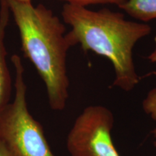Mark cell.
Instances as JSON below:
<instances>
[{
  "label": "cell",
  "mask_w": 156,
  "mask_h": 156,
  "mask_svg": "<svg viewBox=\"0 0 156 156\" xmlns=\"http://www.w3.org/2000/svg\"><path fill=\"white\" fill-rule=\"evenodd\" d=\"M0 156H13L1 140H0Z\"/></svg>",
  "instance_id": "cell-9"
},
{
  "label": "cell",
  "mask_w": 156,
  "mask_h": 156,
  "mask_svg": "<svg viewBox=\"0 0 156 156\" xmlns=\"http://www.w3.org/2000/svg\"><path fill=\"white\" fill-rule=\"evenodd\" d=\"M62 15L72 30L66 34L70 46L80 44L84 51H92L110 60L114 68L113 85L130 91L139 83L132 50L142 37L151 33L145 23L127 21L124 15L107 8L92 11L85 7L65 4Z\"/></svg>",
  "instance_id": "cell-1"
},
{
  "label": "cell",
  "mask_w": 156,
  "mask_h": 156,
  "mask_svg": "<svg viewBox=\"0 0 156 156\" xmlns=\"http://www.w3.org/2000/svg\"><path fill=\"white\" fill-rule=\"evenodd\" d=\"M67 2L68 4L71 5L83 6L86 7L90 5H96V4H115L120 6L126 2V0H61Z\"/></svg>",
  "instance_id": "cell-8"
},
{
  "label": "cell",
  "mask_w": 156,
  "mask_h": 156,
  "mask_svg": "<svg viewBox=\"0 0 156 156\" xmlns=\"http://www.w3.org/2000/svg\"><path fill=\"white\" fill-rule=\"evenodd\" d=\"M119 7L132 17L144 22L156 19V0H126Z\"/></svg>",
  "instance_id": "cell-6"
},
{
  "label": "cell",
  "mask_w": 156,
  "mask_h": 156,
  "mask_svg": "<svg viewBox=\"0 0 156 156\" xmlns=\"http://www.w3.org/2000/svg\"><path fill=\"white\" fill-rule=\"evenodd\" d=\"M150 58L153 61H156V53L152 55ZM142 107L146 114L150 115L153 119L156 121V88L152 89L148 93L142 102Z\"/></svg>",
  "instance_id": "cell-7"
},
{
  "label": "cell",
  "mask_w": 156,
  "mask_h": 156,
  "mask_svg": "<svg viewBox=\"0 0 156 156\" xmlns=\"http://www.w3.org/2000/svg\"><path fill=\"white\" fill-rule=\"evenodd\" d=\"M18 28L24 56L34 64L46 86L53 111L65 108L69 81L66 58L71 47L60 19L42 4L7 0Z\"/></svg>",
  "instance_id": "cell-2"
},
{
  "label": "cell",
  "mask_w": 156,
  "mask_h": 156,
  "mask_svg": "<svg viewBox=\"0 0 156 156\" xmlns=\"http://www.w3.org/2000/svg\"><path fill=\"white\" fill-rule=\"evenodd\" d=\"M18 1H21V2H32V0H18Z\"/></svg>",
  "instance_id": "cell-10"
},
{
  "label": "cell",
  "mask_w": 156,
  "mask_h": 156,
  "mask_svg": "<svg viewBox=\"0 0 156 156\" xmlns=\"http://www.w3.org/2000/svg\"><path fill=\"white\" fill-rule=\"evenodd\" d=\"M11 61L15 69V94L0 114V140L13 156H55L41 124L28 109L21 58L14 54Z\"/></svg>",
  "instance_id": "cell-3"
},
{
  "label": "cell",
  "mask_w": 156,
  "mask_h": 156,
  "mask_svg": "<svg viewBox=\"0 0 156 156\" xmlns=\"http://www.w3.org/2000/svg\"><path fill=\"white\" fill-rule=\"evenodd\" d=\"M114 122L112 112L106 107H86L67 134L66 145L70 156H120L112 142Z\"/></svg>",
  "instance_id": "cell-4"
},
{
  "label": "cell",
  "mask_w": 156,
  "mask_h": 156,
  "mask_svg": "<svg viewBox=\"0 0 156 156\" xmlns=\"http://www.w3.org/2000/svg\"><path fill=\"white\" fill-rule=\"evenodd\" d=\"M10 10L7 0H0V114L10 102L12 77L7 62V52L5 44L6 29Z\"/></svg>",
  "instance_id": "cell-5"
}]
</instances>
